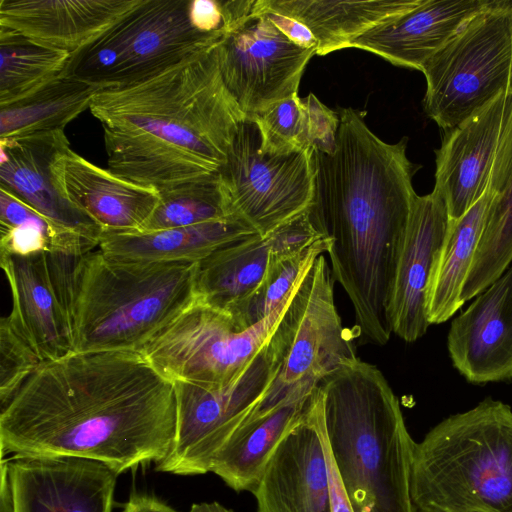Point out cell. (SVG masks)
<instances>
[{
	"mask_svg": "<svg viewBox=\"0 0 512 512\" xmlns=\"http://www.w3.org/2000/svg\"><path fill=\"white\" fill-rule=\"evenodd\" d=\"M313 391L295 395L263 417L242 423L214 456L210 472L237 492L253 493L275 449L302 419Z\"/></svg>",
	"mask_w": 512,
	"mask_h": 512,
	"instance_id": "27",
	"label": "cell"
},
{
	"mask_svg": "<svg viewBox=\"0 0 512 512\" xmlns=\"http://www.w3.org/2000/svg\"><path fill=\"white\" fill-rule=\"evenodd\" d=\"M222 80L245 120L298 95L316 49L300 47L263 14H251L216 46Z\"/></svg>",
	"mask_w": 512,
	"mask_h": 512,
	"instance_id": "14",
	"label": "cell"
},
{
	"mask_svg": "<svg viewBox=\"0 0 512 512\" xmlns=\"http://www.w3.org/2000/svg\"><path fill=\"white\" fill-rule=\"evenodd\" d=\"M270 243L273 260L280 261L297 256L325 238L311 220L309 210L281 225L265 236Z\"/></svg>",
	"mask_w": 512,
	"mask_h": 512,
	"instance_id": "37",
	"label": "cell"
},
{
	"mask_svg": "<svg viewBox=\"0 0 512 512\" xmlns=\"http://www.w3.org/2000/svg\"><path fill=\"white\" fill-rule=\"evenodd\" d=\"M332 155L314 151L312 222L329 239L333 279L348 295L358 334L376 345L392 333L388 304L396 264L417 197L419 165L406 153L407 138L389 144L353 108L337 112Z\"/></svg>",
	"mask_w": 512,
	"mask_h": 512,
	"instance_id": "2",
	"label": "cell"
},
{
	"mask_svg": "<svg viewBox=\"0 0 512 512\" xmlns=\"http://www.w3.org/2000/svg\"><path fill=\"white\" fill-rule=\"evenodd\" d=\"M31 346L13 328L8 317L0 322V402L3 408L41 364Z\"/></svg>",
	"mask_w": 512,
	"mask_h": 512,
	"instance_id": "36",
	"label": "cell"
},
{
	"mask_svg": "<svg viewBox=\"0 0 512 512\" xmlns=\"http://www.w3.org/2000/svg\"><path fill=\"white\" fill-rule=\"evenodd\" d=\"M308 145L314 151L332 155L336 149L338 113L323 104L313 93L303 99Z\"/></svg>",
	"mask_w": 512,
	"mask_h": 512,
	"instance_id": "38",
	"label": "cell"
},
{
	"mask_svg": "<svg viewBox=\"0 0 512 512\" xmlns=\"http://www.w3.org/2000/svg\"><path fill=\"white\" fill-rule=\"evenodd\" d=\"M68 146L64 131L0 139V189L98 247L103 229L66 197L57 180L55 162Z\"/></svg>",
	"mask_w": 512,
	"mask_h": 512,
	"instance_id": "17",
	"label": "cell"
},
{
	"mask_svg": "<svg viewBox=\"0 0 512 512\" xmlns=\"http://www.w3.org/2000/svg\"><path fill=\"white\" fill-rule=\"evenodd\" d=\"M497 193L486 192L461 218L451 221L429 277L425 309L429 324H440L463 306L461 294Z\"/></svg>",
	"mask_w": 512,
	"mask_h": 512,
	"instance_id": "28",
	"label": "cell"
},
{
	"mask_svg": "<svg viewBox=\"0 0 512 512\" xmlns=\"http://www.w3.org/2000/svg\"><path fill=\"white\" fill-rule=\"evenodd\" d=\"M258 14L265 15L284 36L296 45L306 49H316L317 41L314 35L302 22L270 11Z\"/></svg>",
	"mask_w": 512,
	"mask_h": 512,
	"instance_id": "39",
	"label": "cell"
},
{
	"mask_svg": "<svg viewBox=\"0 0 512 512\" xmlns=\"http://www.w3.org/2000/svg\"><path fill=\"white\" fill-rule=\"evenodd\" d=\"M329 239L318 240L307 251L280 261H274L264 284L250 302L241 324L249 328L271 314L294 291L314 260L327 253Z\"/></svg>",
	"mask_w": 512,
	"mask_h": 512,
	"instance_id": "34",
	"label": "cell"
},
{
	"mask_svg": "<svg viewBox=\"0 0 512 512\" xmlns=\"http://www.w3.org/2000/svg\"><path fill=\"white\" fill-rule=\"evenodd\" d=\"M313 152L264 154L257 125L244 120L218 170L232 215L265 237L309 210L315 185Z\"/></svg>",
	"mask_w": 512,
	"mask_h": 512,
	"instance_id": "12",
	"label": "cell"
},
{
	"mask_svg": "<svg viewBox=\"0 0 512 512\" xmlns=\"http://www.w3.org/2000/svg\"><path fill=\"white\" fill-rule=\"evenodd\" d=\"M443 198L436 192L417 195L398 256L392 283L388 320L391 330L406 342L421 338L429 327L426 289L437 252L449 227Z\"/></svg>",
	"mask_w": 512,
	"mask_h": 512,
	"instance_id": "20",
	"label": "cell"
},
{
	"mask_svg": "<svg viewBox=\"0 0 512 512\" xmlns=\"http://www.w3.org/2000/svg\"><path fill=\"white\" fill-rule=\"evenodd\" d=\"M260 135V151L268 155H289L308 145L306 113L298 95L281 100L254 120Z\"/></svg>",
	"mask_w": 512,
	"mask_h": 512,
	"instance_id": "35",
	"label": "cell"
},
{
	"mask_svg": "<svg viewBox=\"0 0 512 512\" xmlns=\"http://www.w3.org/2000/svg\"><path fill=\"white\" fill-rule=\"evenodd\" d=\"M435 186L449 218H461L486 192L512 180V90L446 131L435 150Z\"/></svg>",
	"mask_w": 512,
	"mask_h": 512,
	"instance_id": "13",
	"label": "cell"
},
{
	"mask_svg": "<svg viewBox=\"0 0 512 512\" xmlns=\"http://www.w3.org/2000/svg\"><path fill=\"white\" fill-rule=\"evenodd\" d=\"M411 497L418 512H512V408L485 398L416 443Z\"/></svg>",
	"mask_w": 512,
	"mask_h": 512,
	"instance_id": "6",
	"label": "cell"
},
{
	"mask_svg": "<svg viewBox=\"0 0 512 512\" xmlns=\"http://www.w3.org/2000/svg\"><path fill=\"white\" fill-rule=\"evenodd\" d=\"M512 263V180L497 194L488 210L461 301L476 297Z\"/></svg>",
	"mask_w": 512,
	"mask_h": 512,
	"instance_id": "33",
	"label": "cell"
},
{
	"mask_svg": "<svg viewBox=\"0 0 512 512\" xmlns=\"http://www.w3.org/2000/svg\"><path fill=\"white\" fill-rule=\"evenodd\" d=\"M15 512H113L119 474L72 456L1 457Z\"/></svg>",
	"mask_w": 512,
	"mask_h": 512,
	"instance_id": "15",
	"label": "cell"
},
{
	"mask_svg": "<svg viewBox=\"0 0 512 512\" xmlns=\"http://www.w3.org/2000/svg\"><path fill=\"white\" fill-rule=\"evenodd\" d=\"M70 57L67 52L0 27V106L22 98L61 75Z\"/></svg>",
	"mask_w": 512,
	"mask_h": 512,
	"instance_id": "32",
	"label": "cell"
},
{
	"mask_svg": "<svg viewBox=\"0 0 512 512\" xmlns=\"http://www.w3.org/2000/svg\"><path fill=\"white\" fill-rule=\"evenodd\" d=\"M121 512H178L152 494L132 493Z\"/></svg>",
	"mask_w": 512,
	"mask_h": 512,
	"instance_id": "40",
	"label": "cell"
},
{
	"mask_svg": "<svg viewBox=\"0 0 512 512\" xmlns=\"http://www.w3.org/2000/svg\"><path fill=\"white\" fill-rule=\"evenodd\" d=\"M51 253L73 352L141 350L196 301V263Z\"/></svg>",
	"mask_w": 512,
	"mask_h": 512,
	"instance_id": "4",
	"label": "cell"
},
{
	"mask_svg": "<svg viewBox=\"0 0 512 512\" xmlns=\"http://www.w3.org/2000/svg\"><path fill=\"white\" fill-rule=\"evenodd\" d=\"M333 276L319 255L275 328L269 346L279 366L266 403L275 407L315 389L340 366L358 357L334 302Z\"/></svg>",
	"mask_w": 512,
	"mask_h": 512,
	"instance_id": "10",
	"label": "cell"
},
{
	"mask_svg": "<svg viewBox=\"0 0 512 512\" xmlns=\"http://www.w3.org/2000/svg\"><path fill=\"white\" fill-rule=\"evenodd\" d=\"M139 0H0V27L70 55L83 49Z\"/></svg>",
	"mask_w": 512,
	"mask_h": 512,
	"instance_id": "22",
	"label": "cell"
},
{
	"mask_svg": "<svg viewBox=\"0 0 512 512\" xmlns=\"http://www.w3.org/2000/svg\"><path fill=\"white\" fill-rule=\"evenodd\" d=\"M190 0H139L92 43L71 55L63 75L101 90L145 81L218 45L197 30Z\"/></svg>",
	"mask_w": 512,
	"mask_h": 512,
	"instance_id": "7",
	"label": "cell"
},
{
	"mask_svg": "<svg viewBox=\"0 0 512 512\" xmlns=\"http://www.w3.org/2000/svg\"><path fill=\"white\" fill-rule=\"evenodd\" d=\"M0 512H15L6 467L1 463Z\"/></svg>",
	"mask_w": 512,
	"mask_h": 512,
	"instance_id": "41",
	"label": "cell"
},
{
	"mask_svg": "<svg viewBox=\"0 0 512 512\" xmlns=\"http://www.w3.org/2000/svg\"><path fill=\"white\" fill-rule=\"evenodd\" d=\"M188 512H234L218 502L194 503Z\"/></svg>",
	"mask_w": 512,
	"mask_h": 512,
	"instance_id": "42",
	"label": "cell"
},
{
	"mask_svg": "<svg viewBox=\"0 0 512 512\" xmlns=\"http://www.w3.org/2000/svg\"><path fill=\"white\" fill-rule=\"evenodd\" d=\"M272 263L267 237L256 234L228 243L196 263V300L230 314L243 327L241 320Z\"/></svg>",
	"mask_w": 512,
	"mask_h": 512,
	"instance_id": "25",
	"label": "cell"
},
{
	"mask_svg": "<svg viewBox=\"0 0 512 512\" xmlns=\"http://www.w3.org/2000/svg\"><path fill=\"white\" fill-rule=\"evenodd\" d=\"M421 72L426 79L424 111L444 131L512 90V0H493Z\"/></svg>",
	"mask_w": 512,
	"mask_h": 512,
	"instance_id": "8",
	"label": "cell"
},
{
	"mask_svg": "<svg viewBox=\"0 0 512 512\" xmlns=\"http://www.w3.org/2000/svg\"><path fill=\"white\" fill-rule=\"evenodd\" d=\"M256 234L239 218L229 217L157 231L103 232L98 249L127 261L196 263L228 243Z\"/></svg>",
	"mask_w": 512,
	"mask_h": 512,
	"instance_id": "26",
	"label": "cell"
},
{
	"mask_svg": "<svg viewBox=\"0 0 512 512\" xmlns=\"http://www.w3.org/2000/svg\"><path fill=\"white\" fill-rule=\"evenodd\" d=\"M159 200L139 231L185 227L234 217L218 171L158 190Z\"/></svg>",
	"mask_w": 512,
	"mask_h": 512,
	"instance_id": "31",
	"label": "cell"
},
{
	"mask_svg": "<svg viewBox=\"0 0 512 512\" xmlns=\"http://www.w3.org/2000/svg\"><path fill=\"white\" fill-rule=\"evenodd\" d=\"M278 371L268 341L244 373L228 386L175 381V436L168 454L155 464V469L181 476L210 472L216 453L267 398Z\"/></svg>",
	"mask_w": 512,
	"mask_h": 512,
	"instance_id": "11",
	"label": "cell"
},
{
	"mask_svg": "<svg viewBox=\"0 0 512 512\" xmlns=\"http://www.w3.org/2000/svg\"><path fill=\"white\" fill-rule=\"evenodd\" d=\"M175 429L174 382L140 352H70L1 408V457H80L120 475L164 459Z\"/></svg>",
	"mask_w": 512,
	"mask_h": 512,
	"instance_id": "1",
	"label": "cell"
},
{
	"mask_svg": "<svg viewBox=\"0 0 512 512\" xmlns=\"http://www.w3.org/2000/svg\"><path fill=\"white\" fill-rule=\"evenodd\" d=\"M0 263L11 290L7 317L13 328L41 362L73 352L65 297L50 252L0 254Z\"/></svg>",
	"mask_w": 512,
	"mask_h": 512,
	"instance_id": "18",
	"label": "cell"
},
{
	"mask_svg": "<svg viewBox=\"0 0 512 512\" xmlns=\"http://www.w3.org/2000/svg\"><path fill=\"white\" fill-rule=\"evenodd\" d=\"M99 88L63 74L33 92L0 106V139L64 131L89 109Z\"/></svg>",
	"mask_w": 512,
	"mask_h": 512,
	"instance_id": "29",
	"label": "cell"
},
{
	"mask_svg": "<svg viewBox=\"0 0 512 512\" xmlns=\"http://www.w3.org/2000/svg\"><path fill=\"white\" fill-rule=\"evenodd\" d=\"M0 254L29 255L47 251L82 255L98 247L38 213L0 189Z\"/></svg>",
	"mask_w": 512,
	"mask_h": 512,
	"instance_id": "30",
	"label": "cell"
},
{
	"mask_svg": "<svg viewBox=\"0 0 512 512\" xmlns=\"http://www.w3.org/2000/svg\"><path fill=\"white\" fill-rule=\"evenodd\" d=\"M423 0H255L252 14L275 12L302 22L314 35L316 54L349 48L351 43Z\"/></svg>",
	"mask_w": 512,
	"mask_h": 512,
	"instance_id": "24",
	"label": "cell"
},
{
	"mask_svg": "<svg viewBox=\"0 0 512 512\" xmlns=\"http://www.w3.org/2000/svg\"><path fill=\"white\" fill-rule=\"evenodd\" d=\"M493 0H423L413 10L355 39L349 48L374 53L391 64L422 71L472 17Z\"/></svg>",
	"mask_w": 512,
	"mask_h": 512,
	"instance_id": "23",
	"label": "cell"
},
{
	"mask_svg": "<svg viewBox=\"0 0 512 512\" xmlns=\"http://www.w3.org/2000/svg\"><path fill=\"white\" fill-rule=\"evenodd\" d=\"M447 347L470 383L512 379V263L452 321Z\"/></svg>",
	"mask_w": 512,
	"mask_h": 512,
	"instance_id": "19",
	"label": "cell"
},
{
	"mask_svg": "<svg viewBox=\"0 0 512 512\" xmlns=\"http://www.w3.org/2000/svg\"><path fill=\"white\" fill-rule=\"evenodd\" d=\"M216 46L93 96L89 110L101 123L110 171L158 191L226 162L245 117L222 80Z\"/></svg>",
	"mask_w": 512,
	"mask_h": 512,
	"instance_id": "3",
	"label": "cell"
},
{
	"mask_svg": "<svg viewBox=\"0 0 512 512\" xmlns=\"http://www.w3.org/2000/svg\"><path fill=\"white\" fill-rule=\"evenodd\" d=\"M332 458L354 512H418L411 497L416 442L382 372L359 358L318 384Z\"/></svg>",
	"mask_w": 512,
	"mask_h": 512,
	"instance_id": "5",
	"label": "cell"
},
{
	"mask_svg": "<svg viewBox=\"0 0 512 512\" xmlns=\"http://www.w3.org/2000/svg\"><path fill=\"white\" fill-rule=\"evenodd\" d=\"M301 281L271 314L249 328L196 300L140 353L173 382L228 386L270 340Z\"/></svg>",
	"mask_w": 512,
	"mask_h": 512,
	"instance_id": "9",
	"label": "cell"
},
{
	"mask_svg": "<svg viewBox=\"0 0 512 512\" xmlns=\"http://www.w3.org/2000/svg\"><path fill=\"white\" fill-rule=\"evenodd\" d=\"M322 417L317 386L302 419L279 443L253 492L257 512H332Z\"/></svg>",
	"mask_w": 512,
	"mask_h": 512,
	"instance_id": "16",
	"label": "cell"
},
{
	"mask_svg": "<svg viewBox=\"0 0 512 512\" xmlns=\"http://www.w3.org/2000/svg\"><path fill=\"white\" fill-rule=\"evenodd\" d=\"M66 197L104 232L139 231L157 206L154 188L123 178L66 147L55 162Z\"/></svg>",
	"mask_w": 512,
	"mask_h": 512,
	"instance_id": "21",
	"label": "cell"
}]
</instances>
